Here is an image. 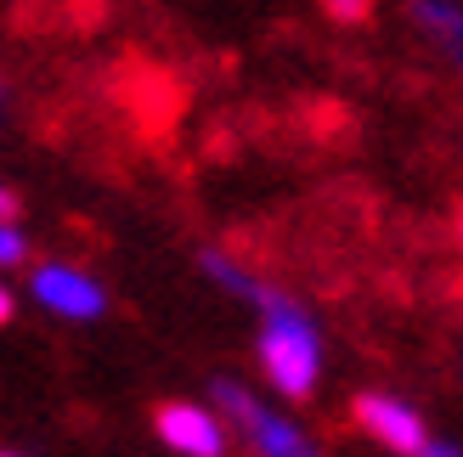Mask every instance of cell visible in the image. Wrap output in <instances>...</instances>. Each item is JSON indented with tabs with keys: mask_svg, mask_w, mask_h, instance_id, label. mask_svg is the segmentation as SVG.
<instances>
[{
	"mask_svg": "<svg viewBox=\"0 0 463 457\" xmlns=\"http://www.w3.org/2000/svg\"><path fill=\"white\" fill-rule=\"evenodd\" d=\"M29 294L34 305H45L52 316H68V322H97L108 311V288L68 260H40L29 271Z\"/></svg>",
	"mask_w": 463,
	"mask_h": 457,
	"instance_id": "3957f363",
	"label": "cell"
},
{
	"mask_svg": "<svg viewBox=\"0 0 463 457\" xmlns=\"http://www.w3.org/2000/svg\"><path fill=\"white\" fill-rule=\"evenodd\" d=\"M0 457H29V452H17V446H0Z\"/></svg>",
	"mask_w": 463,
	"mask_h": 457,
	"instance_id": "4fadbf2b",
	"label": "cell"
},
{
	"mask_svg": "<svg viewBox=\"0 0 463 457\" xmlns=\"http://www.w3.org/2000/svg\"><path fill=\"white\" fill-rule=\"evenodd\" d=\"M419 457H463V452H458V446H447V441H430Z\"/></svg>",
	"mask_w": 463,
	"mask_h": 457,
	"instance_id": "8fae6325",
	"label": "cell"
},
{
	"mask_svg": "<svg viewBox=\"0 0 463 457\" xmlns=\"http://www.w3.org/2000/svg\"><path fill=\"white\" fill-rule=\"evenodd\" d=\"M29 266V238H23L17 220H0V271H17Z\"/></svg>",
	"mask_w": 463,
	"mask_h": 457,
	"instance_id": "ba28073f",
	"label": "cell"
},
{
	"mask_svg": "<svg viewBox=\"0 0 463 457\" xmlns=\"http://www.w3.org/2000/svg\"><path fill=\"white\" fill-rule=\"evenodd\" d=\"M322 12L334 23H367L373 17V0H322Z\"/></svg>",
	"mask_w": 463,
	"mask_h": 457,
	"instance_id": "9c48e42d",
	"label": "cell"
},
{
	"mask_svg": "<svg viewBox=\"0 0 463 457\" xmlns=\"http://www.w3.org/2000/svg\"><path fill=\"white\" fill-rule=\"evenodd\" d=\"M0 97H6V85H0Z\"/></svg>",
	"mask_w": 463,
	"mask_h": 457,
	"instance_id": "9a60e30c",
	"label": "cell"
},
{
	"mask_svg": "<svg viewBox=\"0 0 463 457\" xmlns=\"http://www.w3.org/2000/svg\"><path fill=\"white\" fill-rule=\"evenodd\" d=\"M412 23L441 45V57L458 62V74H463V6L458 0H412Z\"/></svg>",
	"mask_w": 463,
	"mask_h": 457,
	"instance_id": "8992f818",
	"label": "cell"
},
{
	"mask_svg": "<svg viewBox=\"0 0 463 457\" xmlns=\"http://www.w3.org/2000/svg\"><path fill=\"white\" fill-rule=\"evenodd\" d=\"M458 248H463V203H458Z\"/></svg>",
	"mask_w": 463,
	"mask_h": 457,
	"instance_id": "5bb4252c",
	"label": "cell"
},
{
	"mask_svg": "<svg viewBox=\"0 0 463 457\" xmlns=\"http://www.w3.org/2000/svg\"><path fill=\"white\" fill-rule=\"evenodd\" d=\"M356 424L373 435L384 452H396V457H419L424 446H430V429H424V418H419V406L412 401H402V396H384V390H367V396H356Z\"/></svg>",
	"mask_w": 463,
	"mask_h": 457,
	"instance_id": "5b68a950",
	"label": "cell"
},
{
	"mask_svg": "<svg viewBox=\"0 0 463 457\" xmlns=\"http://www.w3.org/2000/svg\"><path fill=\"white\" fill-rule=\"evenodd\" d=\"M12 311H17V300H12V288L0 283V322H12Z\"/></svg>",
	"mask_w": 463,
	"mask_h": 457,
	"instance_id": "7c38bea8",
	"label": "cell"
},
{
	"mask_svg": "<svg viewBox=\"0 0 463 457\" xmlns=\"http://www.w3.org/2000/svg\"><path fill=\"white\" fill-rule=\"evenodd\" d=\"M210 406L221 418H232V429L254 446V457H317V446L306 441V429H299L294 418H277L271 406L238 378H215Z\"/></svg>",
	"mask_w": 463,
	"mask_h": 457,
	"instance_id": "7a4b0ae2",
	"label": "cell"
},
{
	"mask_svg": "<svg viewBox=\"0 0 463 457\" xmlns=\"http://www.w3.org/2000/svg\"><path fill=\"white\" fill-rule=\"evenodd\" d=\"M198 271H203V277H210L215 288H226V294H238V300H249L254 311H260V305H266V294H271V283H260L243 260L221 255V248H203V255H198Z\"/></svg>",
	"mask_w": 463,
	"mask_h": 457,
	"instance_id": "52a82bcc",
	"label": "cell"
},
{
	"mask_svg": "<svg viewBox=\"0 0 463 457\" xmlns=\"http://www.w3.org/2000/svg\"><path fill=\"white\" fill-rule=\"evenodd\" d=\"M260 373L283 401H311L322 378V333L283 288H271L260 305Z\"/></svg>",
	"mask_w": 463,
	"mask_h": 457,
	"instance_id": "6da1fadb",
	"label": "cell"
},
{
	"mask_svg": "<svg viewBox=\"0 0 463 457\" xmlns=\"http://www.w3.org/2000/svg\"><path fill=\"white\" fill-rule=\"evenodd\" d=\"M0 220H17V192L0 181Z\"/></svg>",
	"mask_w": 463,
	"mask_h": 457,
	"instance_id": "30bf717a",
	"label": "cell"
},
{
	"mask_svg": "<svg viewBox=\"0 0 463 457\" xmlns=\"http://www.w3.org/2000/svg\"><path fill=\"white\" fill-rule=\"evenodd\" d=\"M153 429L175 457H226V418L203 401H165L153 413Z\"/></svg>",
	"mask_w": 463,
	"mask_h": 457,
	"instance_id": "277c9868",
	"label": "cell"
}]
</instances>
